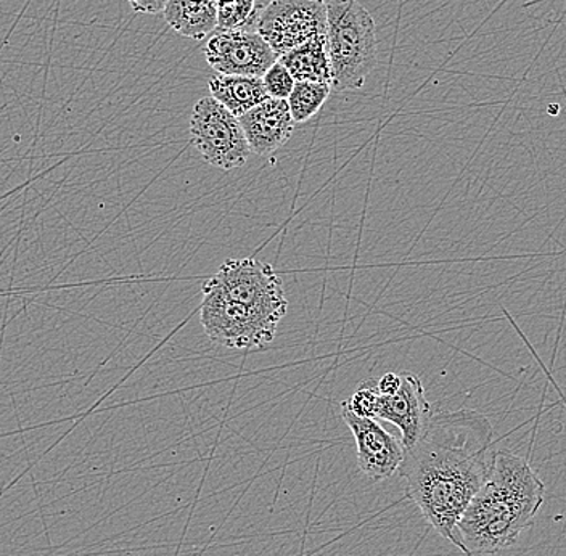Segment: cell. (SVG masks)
Instances as JSON below:
<instances>
[{"mask_svg":"<svg viewBox=\"0 0 566 556\" xmlns=\"http://www.w3.org/2000/svg\"><path fill=\"white\" fill-rule=\"evenodd\" d=\"M493 436L491 421L475 410L433 413L399 469L407 499L459 550V520L493 469Z\"/></svg>","mask_w":566,"mask_h":556,"instance_id":"6da1fadb","label":"cell"},{"mask_svg":"<svg viewBox=\"0 0 566 556\" xmlns=\"http://www.w3.org/2000/svg\"><path fill=\"white\" fill-rule=\"evenodd\" d=\"M546 499V486L528 460L495 451L493 469L459 520L460 552L465 556L507 550L533 526Z\"/></svg>","mask_w":566,"mask_h":556,"instance_id":"7a4b0ae2","label":"cell"},{"mask_svg":"<svg viewBox=\"0 0 566 556\" xmlns=\"http://www.w3.org/2000/svg\"><path fill=\"white\" fill-rule=\"evenodd\" d=\"M327 51L332 88L357 91L377 65V27L369 10L357 0L327 3Z\"/></svg>","mask_w":566,"mask_h":556,"instance_id":"3957f363","label":"cell"},{"mask_svg":"<svg viewBox=\"0 0 566 556\" xmlns=\"http://www.w3.org/2000/svg\"><path fill=\"white\" fill-rule=\"evenodd\" d=\"M200 322L214 345L232 350H260L277 336L279 322L226 296L211 280L203 285Z\"/></svg>","mask_w":566,"mask_h":556,"instance_id":"277c9868","label":"cell"},{"mask_svg":"<svg viewBox=\"0 0 566 556\" xmlns=\"http://www.w3.org/2000/svg\"><path fill=\"white\" fill-rule=\"evenodd\" d=\"M189 130L193 147L208 165L221 171L247 165L251 151L242 124L214 98H200L195 104Z\"/></svg>","mask_w":566,"mask_h":556,"instance_id":"5b68a950","label":"cell"},{"mask_svg":"<svg viewBox=\"0 0 566 556\" xmlns=\"http://www.w3.org/2000/svg\"><path fill=\"white\" fill-rule=\"evenodd\" d=\"M226 296L274 318L281 324L289 313L282 279L268 262L243 258L229 260L210 279Z\"/></svg>","mask_w":566,"mask_h":556,"instance_id":"8992f818","label":"cell"},{"mask_svg":"<svg viewBox=\"0 0 566 556\" xmlns=\"http://www.w3.org/2000/svg\"><path fill=\"white\" fill-rule=\"evenodd\" d=\"M325 31V0H271L256 28L277 59Z\"/></svg>","mask_w":566,"mask_h":556,"instance_id":"52a82bcc","label":"cell"},{"mask_svg":"<svg viewBox=\"0 0 566 556\" xmlns=\"http://www.w3.org/2000/svg\"><path fill=\"white\" fill-rule=\"evenodd\" d=\"M208 65L219 74L263 77L277 56L254 31H214L203 49Z\"/></svg>","mask_w":566,"mask_h":556,"instance_id":"ba28073f","label":"cell"},{"mask_svg":"<svg viewBox=\"0 0 566 556\" xmlns=\"http://www.w3.org/2000/svg\"><path fill=\"white\" fill-rule=\"evenodd\" d=\"M339 413L356 441L360 473L374 483H381L398 474L406 452L402 442L389 434L377 420L357 417L345 406H342Z\"/></svg>","mask_w":566,"mask_h":556,"instance_id":"9c48e42d","label":"cell"},{"mask_svg":"<svg viewBox=\"0 0 566 556\" xmlns=\"http://www.w3.org/2000/svg\"><path fill=\"white\" fill-rule=\"evenodd\" d=\"M401 388L396 395H380L377 420L389 421L401 430V442L407 451L422 438L434 412L424 395V386L420 377L409 371L401 374Z\"/></svg>","mask_w":566,"mask_h":556,"instance_id":"30bf717a","label":"cell"},{"mask_svg":"<svg viewBox=\"0 0 566 556\" xmlns=\"http://www.w3.org/2000/svg\"><path fill=\"white\" fill-rule=\"evenodd\" d=\"M243 134L251 154L271 157L292 139L295 130L292 113L286 101L269 97L240 116Z\"/></svg>","mask_w":566,"mask_h":556,"instance_id":"8fae6325","label":"cell"},{"mask_svg":"<svg viewBox=\"0 0 566 556\" xmlns=\"http://www.w3.org/2000/svg\"><path fill=\"white\" fill-rule=\"evenodd\" d=\"M296 83L327 84L332 87L331 59L327 51V35L321 33L310 41L279 56Z\"/></svg>","mask_w":566,"mask_h":556,"instance_id":"7c38bea8","label":"cell"},{"mask_svg":"<svg viewBox=\"0 0 566 556\" xmlns=\"http://www.w3.org/2000/svg\"><path fill=\"white\" fill-rule=\"evenodd\" d=\"M163 15L177 34L195 41L208 38L218 28L216 0H168Z\"/></svg>","mask_w":566,"mask_h":556,"instance_id":"4fadbf2b","label":"cell"},{"mask_svg":"<svg viewBox=\"0 0 566 556\" xmlns=\"http://www.w3.org/2000/svg\"><path fill=\"white\" fill-rule=\"evenodd\" d=\"M208 86H210L211 97L237 118L269 98L263 77L218 74L211 77Z\"/></svg>","mask_w":566,"mask_h":556,"instance_id":"5bb4252c","label":"cell"},{"mask_svg":"<svg viewBox=\"0 0 566 556\" xmlns=\"http://www.w3.org/2000/svg\"><path fill=\"white\" fill-rule=\"evenodd\" d=\"M271 0H235L230 6L219 7L216 31L242 30L256 33L258 21Z\"/></svg>","mask_w":566,"mask_h":556,"instance_id":"9a60e30c","label":"cell"},{"mask_svg":"<svg viewBox=\"0 0 566 556\" xmlns=\"http://www.w3.org/2000/svg\"><path fill=\"white\" fill-rule=\"evenodd\" d=\"M332 87L318 83H296L292 94L286 98L290 113L295 124L310 122L313 116L321 112L322 106L327 102Z\"/></svg>","mask_w":566,"mask_h":556,"instance_id":"2e32d148","label":"cell"},{"mask_svg":"<svg viewBox=\"0 0 566 556\" xmlns=\"http://www.w3.org/2000/svg\"><path fill=\"white\" fill-rule=\"evenodd\" d=\"M378 399H380V391H378L377 380L367 378V380L360 381L352 398L345 400L342 406L352 410L357 417L377 420Z\"/></svg>","mask_w":566,"mask_h":556,"instance_id":"e0dca14e","label":"cell"},{"mask_svg":"<svg viewBox=\"0 0 566 556\" xmlns=\"http://www.w3.org/2000/svg\"><path fill=\"white\" fill-rule=\"evenodd\" d=\"M263 84L269 97L279 98V101H286L289 95L292 94L296 81L293 80L290 71L282 65L281 62H275L263 76Z\"/></svg>","mask_w":566,"mask_h":556,"instance_id":"ac0fdd59","label":"cell"},{"mask_svg":"<svg viewBox=\"0 0 566 556\" xmlns=\"http://www.w3.org/2000/svg\"><path fill=\"white\" fill-rule=\"evenodd\" d=\"M402 377L401 374H395V371H388L384 377L378 378L377 386L378 391L381 396H391L398 392L401 388Z\"/></svg>","mask_w":566,"mask_h":556,"instance_id":"d6986e66","label":"cell"},{"mask_svg":"<svg viewBox=\"0 0 566 556\" xmlns=\"http://www.w3.org/2000/svg\"><path fill=\"white\" fill-rule=\"evenodd\" d=\"M133 7L134 12L147 13V15H157L165 10L168 0H127Z\"/></svg>","mask_w":566,"mask_h":556,"instance_id":"ffe728a7","label":"cell"},{"mask_svg":"<svg viewBox=\"0 0 566 556\" xmlns=\"http://www.w3.org/2000/svg\"><path fill=\"white\" fill-rule=\"evenodd\" d=\"M233 2H235V0H216V6H218L219 9V7L230 6V3Z\"/></svg>","mask_w":566,"mask_h":556,"instance_id":"44dd1931","label":"cell"}]
</instances>
